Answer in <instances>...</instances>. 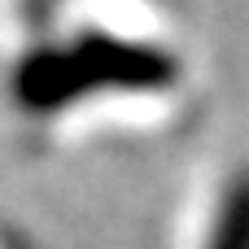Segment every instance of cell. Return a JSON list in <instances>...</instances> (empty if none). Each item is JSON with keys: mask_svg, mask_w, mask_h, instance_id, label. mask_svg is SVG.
<instances>
[{"mask_svg": "<svg viewBox=\"0 0 249 249\" xmlns=\"http://www.w3.org/2000/svg\"><path fill=\"white\" fill-rule=\"evenodd\" d=\"M206 249H249V175L228 188Z\"/></svg>", "mask_w": 249, "mask_h": 249, "instance_id": "1", "label": "cell"}]
</instances>
